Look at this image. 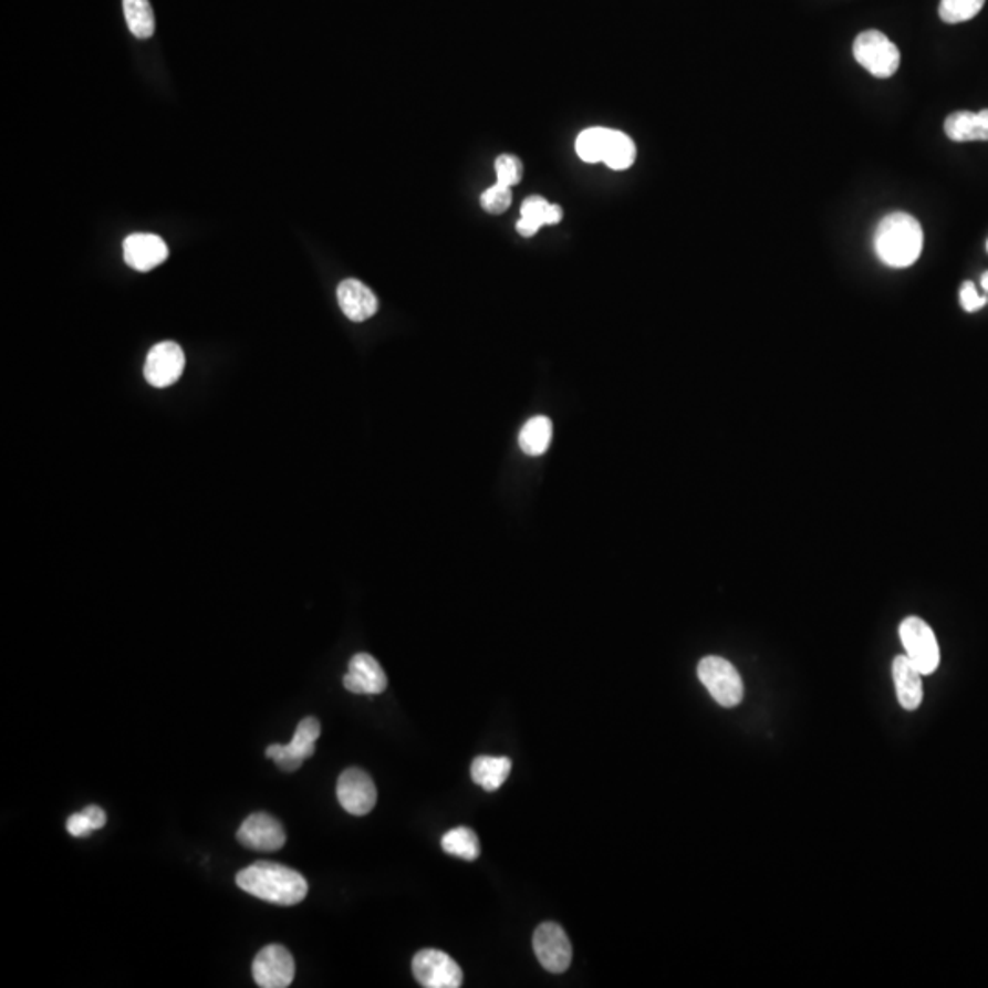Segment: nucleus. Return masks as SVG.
<instances>
[{"mask_svg":"<svg viewBox=\"0 0 988 988\" xmlns=\"http://www.w3.org/2000/svg\"><path fill=\"white\" fill-rule=\"evenodd\" d=\"M238 888L279 906H295L308 895L306 878L277 862H254L237 875Z\"/></svg>","mask_w":988,"mask_h":988,"instance_id":"f257e3e1","label":"nucleus"},{"mask_svg":"<svg viewBox=\"0 0 988 988\" xmlns=\"http://www.w3.org/2000/svg\"><path fill=\"white\" fill-rule=\"evenodd\" d=\"M925 233L921 223L908 212H892L884 217L875 231V251L884 264L908 268L923 253Z\"/></svg>","mask_w":988,"mask_h":988,"instance_id":"f03ea898","label":"nucleus"},{"mask_svg":"<svg viewBox=\"0 0 988 988\" xmlns=\"http://www.w3.org/2000/svg\"><path fill=\"white\" fill-rule=\"evenodd\" d=\"M698 677L716 704L725 708L741 704L743 682L730 661L718 656L704 657L699 661Z\"/></svg>","mask_w":988,"mask_h":988,"instance_id":"7ed1b4c3","label":"nucleus"},{"mask_svg":"<svg viewBox=\"0 0 988 988\" xmlns=\"http://www.w3.org/2000/svg\"><path fill=\"white\" fill-rule=\"evenodd\" d=\"M853 55L856 63L864 66L878 80H888L898 70L901 52L883 32L867 30L862 32L853 43Z\"/></svg>","mask_w":988,"mask_h":988,"instance_id":"20e7f679","label":"nucleus"},{"mask_svg":"<svg viewBox=\"0 0 988 988\" xmlns=\"http://www.w3.org/2000/svg\"><path fill=\"white\" fill-rule=\"evenodd\" d=\"M906 656L919 668L923 676H930L939 668L942 651L936 634L926 621L919 617L904 618L898 628Z\"/></svg>","mask_w":988,"mask_h":988,"instance_id":"39448f33","label":"nucleus"},{"mask_svg":"<svg viewBox=\"0 0 988 988\" xmlns=\"http://www.w3.org/2000/svg\"><path fill=\"white\" fill-rule=\"evenodd\" d=\"M414 978L425 988H458L464 985V973L458 963L441 950L427 948L414 956Z\"/></svg>","mask_w":988,"mask_h":988,"instance_id":"423d86ee","label":"nucleus"},{"mask_svg":"<svg viewBox=\"0 0 988 988\" xmlns=\"http://www.w3.org/2000/svg\"><path fill=\"white\" fill-rule=\"evenodd\" d=\"M319 736H321V724L318 719L304 718L297 725L295 735L288 746H270L266 756L275 761L282 771H297L308 758H312Z\"/></svg>","mask_w":988,"mask_h":988,"instance_id":"0eeeda50","label":"nucleus"},{"mask_svg":"<svg viewBox=\"0 0 988 988\" xmlns=\"http://www.w3.org/2000/svg\"><path fill=\"white\" fill-rule=\"evenodd\" d=\"M184 368H186V354L180 344L165 341L148 352L143 374L148 385H153L154 388H167L180 379Z\"/></svg>","mask_w":988,"mask_h":988,"instance_id":"6e6552de","label":"nucleus"},{"mask_svg":"<svg viewBox=\"0 0 988 988\" xmlns=\"http://www.w3.org/2000/svg\"><path fill=\"white\" fill-rule=\"evenodd\" d=\"M337 800L354 817L371 813L377 802L376 783L363 769L352 767L339 777Z\"/></svg>","mask_w":988,"mask_h":988,"instance_id":"1a4fd4ad","label":"nucleus"},{"mask_svg":"<svg viewBox=\"0 0 988 988\" xmlns=\"http://www.w3.org/2000/svg\"><path fill=\"white\" fill-rule=\"evenodd\" d=\"M533 948L545 970L562 974L570 968L573 959L571 943L557 923H544L534 930Z\"/></svg>","mask_w":988,"mask_h":988,"instance_id":"9d476101","label":"nucleus"},{"mask_svg":"<svg viewBox=\"0 0 988 988\" xmlns=\"http://www.w3.org/2000/svg\"><path fill=\"white\" fill-rule=\"evenodd\" d=\"M253 978L262 988L290 987L295 978V961L284 946L270 945L257 954L253 961Z\"/></svg>","mask_w":988,"mask_h":988,"instance_id":"9b49d317","label":"nucleus"},{"mask_svg":"<svg viewBox=\"0 0 988 988\" xmlns=\"http://www.w3.org/2000/svg\"><path fill=\"white\" fill-rule=\"evenodd\" d=\"M238 842L249 850L279 851L285 844L281 822L268 813L249 814L238 830Z\"/></svg>","mask_w":988,"mask_h":988,"instance_id":"f8f14e48","label":"nucleus"},{"mask_svg":"<svg viewBox=\"0 0 988 988\" xmlns=\"http://www.w3.org/2000/svg\"><path fill=\"white\" fill-rule=\"evenodd\" d=\"M123 257L133 270L145 273L169 259V248L158 235L134 233L128 235L123 242Z\"/></svg>","mask_w":988,"mask_h":988,"instance_id":"ddd939ff","label":"nucleus"},{"mask_svg":"<svg viewBox=\"0 0 988 988\" xmlns=\"http://www.w3.org/2000/svg\"><path fill=\"white\" fill-rule=\"evenodd\" d=\"M346 690L354 694H381L385 693V670L381 668L374 657L368 654H355L350 661L349 674L343 677Z\"/></svg>","mask_w":988,"mask_h":988,"instance_id":"4468645a","label":"nucleus"},{"mask_svg":"<svg viewBox=\"0 0 988 988\" xmlns=\"http://www.w3.org/2000/svg\"><path fill=\"white\" fill-rule=\"evenodd\" d=\"M337 301L344 315L354 323H363L366 319L374 318L379 310V302L374 291L355 279H346L339 284Z\"/></svg>","mask_w":988,"mask_h":988,"instance_id":"2eb2a0df","label":"nucleus"},{"mask_svg":"<svg viewBox=\"0 0 988 988\" xmlns=\"http://www.w3.org/2000/svg\"><path fill=\"white\" fill-rule=\"evenodd\" d=\"M894 672L895 688H897L898 704L904 710H917L925 698L923 690V674L919 668L908 659V656H897L892 666Z\"/></svg>","mask_w":988,"mask_h":988,"instance_id":"dca6fc26","label":"nucleus"},{"mask_svg":"<svg viewBox=\"0 0 988 988\" xmlns=\"http://www.w3.org/2000/svg\"><path fill=\"white\" fill-rule=\"evenodd\" d=\"M945 133L951 142H988V111L954 112L946 117Z\"/></svg>","mask_w":988,"mask_h":988,"instance_id":"f3484780","label":"nucleus"},{"mask_svg":"<svg viewBox=\"0 0 988 988\" xmlns=\"http://www.w3.org/2000/svg\"><path fill=\"white\" fill-rule=\"evenodd\" d=\"M511 760L498 756H478L471 766L472 782L489 793L498 791L508 780Z\"/></svg>","mask_w":988,"mask_h":988,"instance_id":"a211bd4d","label":"nucleus"},{"mask_svg":"<svg viewBox=\"0 0 988 988\" xmlns=\"http://www.w3.org/2000/svg\"><path fill=\"white\" fill-rule=\"evenodd\" d=\"M551 436H553L551 419L545 416H534L523 425L520 436H518V444L526 455L540 456L544 455L550 447Z\"/></svg>","mask_w":988,"mask_h":988,"instance_id":"6ab92c4d","label":"nucleus"},{"mask_svg":"<svg viewBox=\"0 0 988 988\" xmlns=\"http://www.w3.org/2000/svg\"><path fill=\"white\" fill-rule=\"evenodd\" d=\"M123 13L134 38H153L156 30L153 6L148 0H123Z\"/></svg>","mask_w":988,"mask_h":988,"instance_id":"aec40b11","label":"nucleus"},{"mask_svg":"<svg viewBox=\"0 0 988 988\" xmlns=\"http://www.w3.org/2000/svg\"><path fill=\"white\" fill-rule=\"evenodd\" d=\"M441 847H444L445 853L458 856V859H464L467 862L476 861L480 856L478 835L469 828H464V825L447 831L444 839H441Z\"/></svg>","mask_w":988,"mask_h":988,"instance_id":"412c9836","label":"nucleus"},{"mask_svg":"<svg viewBox=\"0 0 988 988\" xmlns=\"http://www.w3.org/2000/svg\"><path fill=\"white\" fill-rule=\"evenodd\" d=\"M610 136H612V128H586V131L579 134V138H576L575 148L579 158H581L582 162H586V164L604 162V154H606V148H609Z\"/></svg>","mask_w":988,"mask_h":988,"instance_id":"4be33fe9","label":"nucleus"},{"mask_svg":"<svg viewBox=\"0 0 988 988\" xmlns=\"http://www.w3.org/2000/svg\"><path fill=\"white\" fill-rule=\"evenodd\" d=\"M635 156H637V148H635V143L632 142V138L624 133H618V131H612L609 148H606V154H604V164L609 165L610 169L613 170L630 169L634 165Z\"/></svg>","mask_w":988,"mask_h":988,"instance_id":"5701e85b","label":"nucleus"},{"mask_svg":"<svg viewBox=\"0 0 988 988\" xmlns=\"http://www.w3.org/2000/svg\"><path fill=\"white\" fill-rule=\"evenodd\" d=\"M985 0H942L939 17L946 24L967 22L984 10Z\"/></svg>","mask_w":988,"mask_h":988,"instance_id":"b1692460","label":"nucleus"},{"mask_svg":"<svg viewBox=\"0 0 988 988\" xmlns=\"http://www.w3.org/2000/svg\"><path fill=\"white\" fill-rule=\"evenodd\" d=\"M106 824V813L100 805H89L81 813L70 817L66 830L72 836H89L92 831H97Z\"/></svg>","mask_w":988,"mask_h":988,"instance_id":"393cba45","label":"nucleus"},{"mask_svg":"<svg viewBox=\"0 0 988 988\" xmlns=\"http://www.w3.org/2000/svg\"><path fill=\"white\" fill-rule=\"evenodd\" d=\"M480 204L487 212H491V215H502V212L508 211L511 204H513V193H511V187L502 186V184H495V186L489 187V189L481 195Z\"/></svg>","mask_w":988,"mask_h":988,"instance_id":"a878e982","label":"nucleus"},{"mask_svg":"<svg viewBox=\"0 0 988 988\" xmlns=\"http://www.w3.org/2000/svg\"><path fill=\"white\" fill-rule=\"evenodd\" d=\"M523 176L522 162L513 156V154H502L497 159V178L498 184L502 186L513 187L520 184Z\"/></svg>","mask_w":988,"mask_h":988,"instance_id":"bb28decb","label":"nucleus"},{"mask_svg":"<svg viewBox=\"0 0 988 988\" xmlns=\"http://www.w3.org/2000/svg\"><path fill=\"white\" fill-rule=\"evenodd\" d=\"M550 201L542 198V196H529L523 200L522 207H520V212H522L523 220H528V222L533 223L537 228H542L548 223V211H550Z\"/></svg>","mask_w":988,"mask_h":988,"instance_id":"cd10ccee","label":"nucleus"},{"mask_svg":"<svg viewBox=\"0 0 988 988\" xmlns=\"http://www.w3.org/2000/svg\"><path fill=\"white\" fill-rule=\"evenodd\" d=\"M959 299H961L963 310L970 313L981 310L988 301L987 297H979L978 290H976V285H974L973 282H965V284H963Z\"/></svg>","mask_w":988,"mask_h":988,"instance_id":"c85d7f7f","label":"nucleus"},{"mask_svg":"<svg viewBox=\"0 0 988 988\" xmlns=\"http://www.w3.org/2000/svg\"><path fill=\"white\" fill-rule=\"evenodd\" d=\"M517 231L518 235H522V237L531 238L534 237V235L539 233V228H537V226H533V223L528 222V220H523V218H520V220H518L517 222Z\"/></svg>","mask_w":988,"mask_h":988,"instance_id":"c756f323","label":"nucleus"},{"mask_svg":"<svg viewBox=\"0 0 988 988\" xmlns=\"http://www.w3.org/2000/svg\"><path fill=\"white\" fill-rule=\"evenodd\" d=\"M561 220H562L561 206H555V204H551L550 211H548V226H555V223L561 222Z\"/></svg>","mask_w":988,"mask_h":988,"instance_id":"7c9ffc66","label":"nucleus"},{"mask_svg":"<svg viewBox=\"0 0 988 988\" xmlns=\"http://www.w3.org/2000/svg\"><path fill=\"white\" fill-rule=\"evenodd\" d=\"M981 288H984V290L988 293V271L987 273H985L984 277H981Z\"/></svg>","mask_w":988,"mask_h":988,"instance_id":"2f4dec72","label":"nucleus"},{"mask_svg":"<svg viewBox=\"0 0 988 988\" xmlns=\"http://www.w3.org/2000/svg\"><path fill=\"white\" fill-rule=\"evenodd\" d=\"M987 251H988V242H987Z\"/></svg>","mask_w":988,"mask_h":988,"instance_id":"473e14b6","label":"nucleus"}]
</instances>
